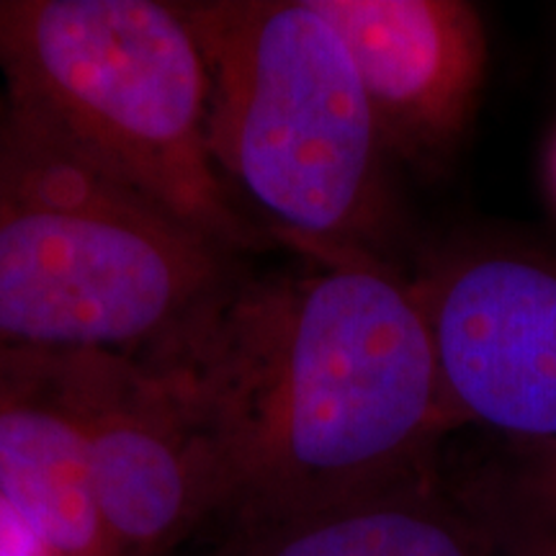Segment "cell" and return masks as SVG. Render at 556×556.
<instances>
[{
  "instance_id": "277c9868",
  "label": "cell",
  "mask_w": 556,
  "mask_h": 556,
  "mask_svg": "<svg viewBox=\"0 0 556 556\" xmlns=\"http://www.w3.org/2000/svg\"><path fill=\"white\" fill-rule=\"evenodd\" d=\"M248 268L0 103V353L142 358Z\"/></svg>"
},
{
  "instance_id": "52a82bcc",
  "label": "cell",
  "mask_w": 556,
  "mask_h": 556,
  "mask_svg": "<svg viewBox=\"0 0 556 556\" xmlns=\"http://www.w3.org/2000/svg\"><path fill=\"white\" fill-rule=\"evenodd\" d=\"M343 39L394 163L443 173L467 142L490 65L464 0H312Z\"/></svg>"
},
{
  "instance_id": "5b68a950",
  "label": "cell",
  "mask_w": 556,
  "mask_h": 556,
  "mask_svg": "<svg viewBox=\"0 0 556 556\" xmlns=\"http://www.w3.org/2000/svg\"><path fill=\"white\" fill-rule=\"evenodd\" d=\"M409 278L458 428L556 446V261L464 245L428 255Z\"/></svg>"
},
{
  "instance_id": "30bf717a",
  "label": "cell",
  "mask_w": 556,
  "mask_h": 556,
  "mask_svg": "<svg viewBox=\"0 0 556 556\" xmlns=\"http://www.w3.org/2000/svg\"><path fill=\"white\" fill-rule=\"evenodd\" d=\"M443 482L495 556H556V446L443 454Z\"/></svg>"
},
{
  "instance_id": "7a4b0ae2",
  "label": "cell",
  "mask_w": 556,
  "mask_h": 556,
  "mask_svg": "<svg viewBox=\"0 0 556 556\" xmlns=\"http://www.w3.org/2000/svg\"><path fill=\"white\" fill-rule=\"evenodd\" d=\"M208 70V148L278 245L397 263L394 160L312 0H178Z\"/></svg>"
},
{
  "instance_id": "8992f818",
  "label": "cell",
  "mask_w": 556,
  "mask_h": 556,
  "mask_svg": "<svg viewBox=\"0 0 556 556\" xmlns=\"http://www.w3.org/2000/svg\"><path fill=\"white\" fill-rule=\"evenodd\" d=\"M60 368L111 556H173L217 523V456L155 368L101 351L60 353Z\"/></svg>"
},
{
  "instance_id": "6da1fadb",
  "label": "cell",
  "mask_w": 556,
  "mask_h": 556,
  "mask_svg": "<svg viewBox=\"0 0 556 556\" xmlns=\"http://www.w3.org/2000/svg\"><path fill=\"white\" fill-rule=\"evenodd\" d=\"M291 250V266L248 268L139 358L217 456V536L433 475L462 430L409 274Z\"/></svg>"
},
{
  "instance_id": "ba28073f",
  "label": "cell",
  "mask_w": 556,
  "mask_h": 556,
  "mask_svg": "<svg viewBox=\"0 0 556 556\" xmlns=\"http://www.w3.org/2000/svg\"><path fill=\"white\" fill-rule=\"evenodd\" d=\"M0 495L60 556H111L60 353H0Z\"/></svg>"
},
{
  "instance_id": "9c48e42d",
  "label": "cell",
  "mask_w": 556,
  "mask_h": 556,
  "mask_svg": "<svg viewBox=\"0 0 556 556\" xmlns=\"http://www.w3.org/2000/svg\"><path fill=\"white\" fill-rule=\"evenodd\" d=\"M443 467V464H441ZM208 556H495L443 471L217 536Z\"/></svg>"
},
{
  "instance_id": "3957f363",
  "label": "cell",
  "mask_w": 556,
  "mask_h": 556,
  "mask_svg": "<svg viewBox=\"0 0 556 556\" xmlns=\"http://www.w3.org/2000/svg\"><path fill=\"white\" fill-rule=\"evenodd\" d=\"M0 103L240 258L278 242L217 170L178 0H0Z\"/></svg>"
},
{
  "instance_id": "8fae6325",
  "label": "cell",
  "mask_w": 556,
  "mask_h": 556,
  "mask_svg": "<svg viewBox=\"0 0 556 556\" xmlns=\"http://www.w3.org/2000/svg\"><path fill=\"white\" fill-rule=\"evenodd\" d=\"M0 556H60L0 495Z\"/></svg>"
}]
</instances>
